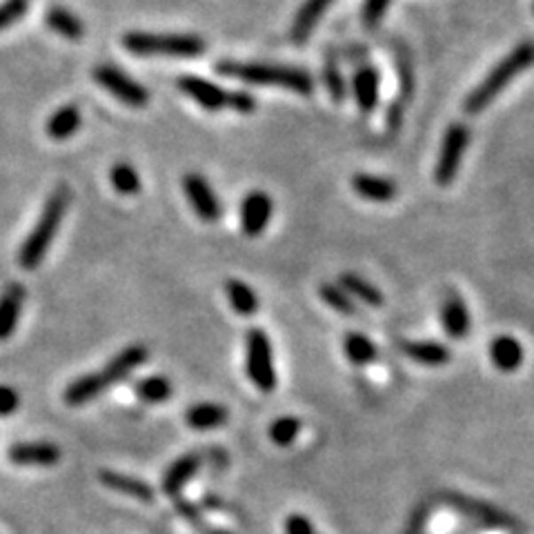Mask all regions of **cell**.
<instances>
[{
	"label": "cell",
	"instance_id": "60d3db41",
	"mask_svg": "<svg viewBox=\"0 0 534 534\" xmlns=\"http://www.w3.org/2000/svg\"><path fill=\"white\" fill-rule=\"evenodd\" d=\"M428 514H430L428 506H419L417 510H414V514L410 516L408 534H421L423 528H426V523H428Z\"/></svg>",
	"mask_w": 534,
	"mask_h": 534
},
{
	"label": "cell",
	"instance_id": "9c48e42d",
	"mask_svg": "<svg viewBox=\"0 0 534 534\" xmlns=\"http://www.w3.org/2000/svg\"><path fill=\"white\" fill-rule=\"evenodd\" d=\"M183 190H185L187 200H190L192 209H194L200 221L214 223L221 218V200H218L216 192L212 190L208 178L196 172L185 174V178H183Z\"/></svg>",
	"mask_w": 534,
	"mask_h": 534
},
{
	"label": "cell",
	"instance_id": "484cf974",
	"mask_svg": "<svg viewBox=\"0 0 534 534\" xmlns=\"http://www.w3.org/2000/svg\"><path fill=\"white\" fill-rule=\"evenodd\" d=\"M339 286L343 287V290L348 292L352 299L365 303L367 308H381V305H383V294H381L379 287L372 286L367 279L358 277V274H354V272L341 274Z\"/></svg>",
	"mask_w": 534,
	"mask_h": 534
},
{
	"label": "cell",
	"instance_id": "ac0fdd59",
	"mask_svg": "<svg viewBox=\"0 0 534 534\" xmlns=\"http://www.w3.org/2000/svg\"><path fill=\"white\" fill-rule=\"evenodd\" d=\"M332 3H334V0H305L303 5H301V10L296 12V19L290 29V36L296 45L308 41L310 34H312L314 27L318 25V20L323 19V14L330 10Z\"/></svg>",
	"mask_w": 534,
	"mask_h": 534
},
{
	"label": "cell",
	"instance_id": "5bb4252c",
	"mask_svg": "<svg viewBox=\"0 0 534 534\" xmlns=\"http://www.w3.org/2000/svg\"><path fill=\"white\" fill-rule=\"evenodd\" d=\"M25 296H27V292L20 283H10L0 294V343L14 334L20 314H23Z\"/></svg>",
	"mask_w": 534,
	"mask_h": 534
},
{
	"label": "cell",
	"instance_id": "2e32d148",
	"mask_svg": "<svg viewBox=\"0 0 534 534\" xmlns=\"http://www.w3.org/2000/svg\"><path fill=\"white\" fill-rule=\"evenodd\" d=\"M200 463H203V459H200V454H196V452L178 457L177 461H174L172 466L165 470L163 481H161V488H163V492L168 494V497H178V492L185 488L187 481H190L192 476L199 472Z\"/></svg>",
	"mask_w": 534,
	"mask_h": 534
},
{
	"label": "cell",
	"instance_id": "1f68e13d",
	"mask_svg": "<svg viewBox=\"0 0 534 534\" xmlns=\"http://www.w3.org/2000/svg\"><path fill=\"white\" fill-rule=\"evenodd\" d=\"M109 178H112L114 190L125 196L137 194L141 190V177H138V172L130 163L114 165L112 172H109Z\"/></svg>",
	"mask_w": 534,
	"mask_h": 534
},
{
	"label": "cell",
	"instance_id": "9a60e30c",
	"mask_svg": "<svg viewBox=\"0 0 534 534\" xmlns=\"http://www.w3.org/2000/svg\"><path fill=\"white\" fill-rule=\"evenodd\" d=\"M98 479L105 488L114 490V492L118 494H127V497L137 499V501L143 503L154 501V488H152L150 483H145V481L137 479V476L122 475V472L116 470H100Z\"/></svg>",
	"mask_w": 534,
	"mask_h": 534
},
{
	"label": "cell",
	"instance_id": "d590c367",
	"mask_svg": "<svg viewBox=\"0 0 534 534\" xmlns=\"http://www.w3.org/2000/svg\"><path fill=\"white\" fill-rule=\"evenodd\" d=\"M20 408V394L12 385L0 383V417H12Z\"/></svg>",
	"mask_w": 534,
	"mask_h": 534
},
{
	"label": "cell",
	"instance_id": "5b68a950",
	"mask_svg": "<svg viewBox=\"0 0 534 534\" xmlns=\"http://www.w3.org/2000/svg\"><path fill=\"white\" fill-rule=\"evenodd\" d=\"M245 370L249 381L261 389L263 394L274 392L277 388V370H274V352L270 336L263 330L254 327L245 336Z\"/></svg>",
	"mask_w": 534,
	"mask_h": 534
},
{
	"label": "cell",
	"instance_id": "b9f144b4",
	"mask_svg": "<svg viewBox=\"0 0 534 534\" xmlns=\"http://www.w3.org/2000/svg\"><path fill=\"white\" fill-rule=\"evenodd\" d=\"M200 532H203V534H232V532H227V530L208 528V525H200Z\"/></svg>",
	"mask_w": 534,
	"mask_h": 534
},
{
	"label": "cell",
	"instance_id": "7402d4cb",
	"mask_svg": "<svg viewBox=\"0 0 534 534\" xmlns=\"http://www.w3.org/2000/svg\"><path fill=\"white\" fill-rule=\"evenodd\" d=\"M227 419H230V412H227L225 405L218 404H196L185 412L187 426L199 432H209L216 430V428H223L227 423Z\"/></svg>",
	"mask_w": 534,
	"mask_h": 534
},
{
	"label": "cell",
	"instance_id": "ffe728a7",
	"mask_svg": "<svg viewBox=\"0 0 534 534\" xmlns=\"http://www.w3.org/2000/svg\"><path fill=\"white\" fill-rule=\"evenodd\" d=\"M441 326L452 339L461 341L470 334V312H467L466 301L459 296H450L441 305Z\"/></svg>",
	"mask_w": 534,
	"mask_h": 534
},
{
	"label": "cell",
	"instance_id": "cb8c5ba5",
	"mask_svg": "<svg viewBox=\"0 0 534 534\" xmlns=\"http://www.w3.org/2000/svg\"><path fill=\"white\" fill-rule=\"evenodd\" d=\"M401 349L414 363H421L428 367L445 365L450 361V354H452L450 348L435 343V341H405V343H401Z\"/></svg>",
	"mask_w": 534,
	"mask_h": 534
},
{
	"label": "cell",
	"instance_id": "3957f363",
	"mask_svg": "<svg viewBox=\"0 0 534 534\" xmlns=\"http://www.w3.org/2000/svg\"><path fill=\"white\" fill-rule=\"evenodd\" d=\"M530 65H534V43H521V45H516L501 63L494 65L488 76L467 94L463 109H466L467 114L485 112V109L490 107V103H492L516 76H521Z\"/></svg>",
	"mask_w": 534,
	"mask_h": 534
},
{
	"label": "cell",
	"instance_id": "ba28073f",
	"mask_svg": "<svg viewBox=\"0 0 534 534\" xmlns=\"http://www.w3.org/2000/svg\"><path fill=\"white\" fill-rule=\"evenodd\" d=\"M91 76H94V81L98 82L105 91H109L114 98L130 105V107H145V105L150 103V91L138 81L127 76L116 65H98Z\"/></svg>",
	"mask_w": 534,
	"mask_h": 534
},
{
	"label": "cell",
	"instance_id": "7bdbcfd3",
	"mask_svg": "<svg viewBox=\"0 0 534 534\" xmlns=\"http://www.w3.org/2000/svg\"><path fill=\"white\" fill-rule=\"evenodd\" d=\"M532 7H534V5H532Z\"/></svg>",
	"mask_w": 534,
	"mask_h": 534
},
{
	"label": "cell",
	"instance_id": "7a4b0ae2",
	"mask_svg": "<svg viewBox=\"0 0 534 534\" xmlns=\"http://www.w3.org/2000/svg\"><path fill=\"white\" fill-rule=\"evenodd\" d=\"M69 190L65 185L56 187L47 199L45 208H43L41 218L36 221V225L32 227V232L27 234V239L23 240L19 252V263L23 270H36L43 263V258L50 252V245L54 243L59 227L63 223L65 209L69 205Z\"/></svg>",
	"mask_w": 534,
	"mask_h": 534
},
{
	"label": "cell",
	"instance_id": "f1b7e54d",
	"mask_svg": "<svg viewBox=\"0 0 534 534\" xmlns=\"http://www.w3.org/2000/svg\"><path fill=\"white\" fill-rule=\"evenodd\" d=\"M134 394H137L141 401H145V404H165L174 394V385L172 381L163 374L145 376V379L137 381Z\"/></svg>",
	"mask_w": 534,
	"mask_h": 534
},
{
	"label": "cell",
	"instance_id": "d4e9b609",
	"mask_svg": "<svg viewBox=\"0 0 534 534\" xmlns=\"http://www.w3.org/2000/svg\"><path fill=\"white\" fill-rule=\"evenodd\" d=\"M379 74L372 67H361L352 78V91L354 100L361 107V112H372L379 103Z\"/></svg>",
	"mask_w": 534,
	"mask_h": 534
},
{
	"label": "cell",
	"instance_id": "d6986e66",
	"mask_svg": "<svg viewBox=\"0 0 534 534\" xmlns=\"http://www.w3.org/2000/svg\"><path fill=\"white\" fill-rule=\"evenodd\" d=\"M352 190L357 192L361 199L372 200V203H389V200L397 196L398 187L397 183L389 181V178L374 177V174H354Z\"/></svg>",
	"mask_w": 534,
	"mask_h": 534
},
{
	"label": "cell",
	"instance_id": "8d00e7d4",
	"mask_svg": "<svg viewBox=\"0 0 534 534\" xmlns=\"http://www.w3.org/2000/svg\"><path fill=\"white\" fill-rule=\"evenodd\" d=\"M326 85H327V91H330L332 100L341 103V100L345 98V82L343 78H341L339 67H336L334 63H330L326 67Z\"/></svg>",
	"mask_w": 534,
	"mask_h": 534
},
{
	"label": "cell",
	"instance_id": "8992f818",
	"mask_svg": "<svg viewBox=\"0 0 534 534\" xmlns=\"http://www.w3.org/2000/svg\"><path fill=\"white\" fill-rule=\"evenodd\" d=\"M441 501L448 503L450 507H454L457 512H461L466 519L475 521V523L483 525V528H494V530H512L519 525V521L512 514H507L501 507L492 506V503L479 501V499L466 497V494L459 492H444L441 494Z\"/></svg>",
	"mask_w": 534,
	"mask_h": 534
},
{
	"label": "cell",
	"instance_id": "30bf717a",
	"mask_svg": "<svg viewBox=\"0 0 534 534\" xmlns=\"http://www.w3.org/2000/svg\"><path fill=\"white\" fill-rule=\"evenodd\" d=\"M274 214L272 196L263 190H252L240 203V230L249 239H256L270 225Z\"/></svg>",
	"mask_w": 534,
	"mask_h": 534
},
{
	"label": "cell",
	"instance_id": "83f0119b",
	"mask_svg": "<svg viewBox=\"0 0 534 534\" xmlns=\"http://www.w3.org/2000/svg\"><path fill=\"white\" fill-rule=\"evenodd\" d=\"M225 294L232 310L236 314H240V317H252V314L258 312V296L247 283L239 281V279H227Z\"/></svg>",
	"mask_w": 534,
	"mask_h": 534
},
{
	"label": "cell",
	"instance_id": "e0dca14e",
	"mask_svg": "<svg viewBox=\"0 0 534 534\" xmlns=\"http://www.w3.org/2000/svg\"><path fill=\"white\" fill-rule=\"evenodd\" d=\"M523 345L519 343V339L510 334H499L494 336L490 343V361L497 370L501 372H514L523 365Z\"/></svg>",
	"mask_w": 534,
	"mask_h": 534
},
{
	"label": "cell",
	"instance_id": "6da1fadb",
	"mask_svg": "<svg viewBox=\"0 0 534 534\" xmlns=\"http://www.w3.org/2000/svg\"><path fill=\"white\" fill-rule=\"evenodd\" d=\"M221 76L236 78L249 85H274L299 96H310L314 91V78L308 69L292 67V65L274 63H245V60H221L216 65Z\"/></svg>",
	"mask_w": 534,
	"mask_h": 534
},
{
	"label": "cell",
	"instance_id": "f35d334b",
	"mask_svg": "<svg viewBox=\"0 0 534 534\" xmlns=\"http://www.w3.org/2000/svg\"><path fill=\"white\" fill-rule=\"evenodd\" d=\"M256 109V98L249 91H232V112L252 114Z\"/></svg>",
	"mask_w": 534,
	"mask_h": 534
},
{
	"label": "cell",
	"instance_id": "44dd1931",
	"mask_svg": "<svg viewBox=\"0 0 534 534\" xmlns=\"http://www.w3.org/2000/svg\"><path fill=\"white\" fill-rule=\"evenodd\" d=\"M107 383L103 381L100 372H94V374H82L78 379H74L72 383L65 388V404L67 405H82L90 404L94 398H98L100 394L105 392Z\"/></svg>",
	"mask_w": 534,
	"mask_h": 534
},
{
	"label": "cell",
	"instance_id": "277c9868",
	"mask_svg": "<svg viewBox=\"0 0 534 534\" xmlns=\"http://www.w3.org/2000/svg\"><path fill=\"white\" fill-rule=\"evenodd\" d=\"M122 47L141 59H199L205 54V41L194 34H150L130 32L122 36Z\"/></svg>",
	"mask_w": 534,
	"mask_h": 534
},
{
	"label": "cell",
	"instance_id": "4316f807",
	"mask_svg": "<svg viewBox=\"0 0 534 534\" xmlns=\"http://www.w3.org/2000/svg\"><path fill=\"white\" fill-rule=\"evenodd\" d=\"M45 23L47 27L54 29L59 36L67 38V41H81L85 34V25L81 23V19L65 7H51L45 16Z\"/></svg>",
	"mask_w": 534,
	"mask_h": 534
},
{
	"label": "cell",
	"instance_id": "e575fe53",
	"mask_svg": "<svg viewBox=\"0 0 534 534\" xmlns=\"http://www.w3.org/2000/svg\"><path fill=\"white\" fill-rule=\"evenodd\" d=\"M389 3H392V0H363V10H361L363 25H365L367 29L376 27V25L383 20Z\"/></svg>",
	"mask_w": 534,
	"mask_h": 534
},
{
	"label": "cell",
	"instance_id": "836d02e7",
	"mask_svg": "<svg viewBox=\"0 0 534 534\" xmlns=\"http://www.w3.org/2000/svg\"><path fill=\"white\" fill-rule=\"evenodd\" d=\"M29 10V0H5L0 5V32L7 27H12L14 23H19Z\"/></svg>",
	"mask_w": 534,
	"mask_h": 534
},
{
	"label": "cell",
	"instance_id": "4dcf8cb0",
	"mask_svg": "<svg viewBox=\"0 0 534 534\" xmlns=\"http://www.w3.org/2000/svg\"><path fill=\"white\" fill-rule=\"evenodd\" d=\"M318 296H321L323 303L330 305L334 312L345 314V317H354V314L358 312L352 296H349L343 287L336 286V283H323V286L318 287Z\"/></svg>",
	"mask_w": 534,
	"mask_h": 534
},
{
	"label": "cell",
	"instance_id": "d6a6232c",
	"mask_svg": "<svg viewBox=\"0 0 534 534\" xmlns=\"http://www.w3.org/2000/svg\"><path fill=\"white\" fill-rule=\"evenodd\" d=\"M301 428H303L301 419L279 417L277 421L270 426V439H272L277 445H281V448H287V445L294 444L296 436L301 435Z\"/></svg>",
	"mask_w": 534,
	"mask_h": 534
},
{
	"label": "cell",
	"instance_id": "8fae6325",
	"mask_svg": "<svg viewBox=\"0 0 534 534\" xmlns=\"http://www.w3.org/2000/svg\"><path fill=\"white\" fill-rule=\"evenodd\" d=\"M178 90L190 96L194 103L208 112H221V109H232V91H225L216 82L200 76H181L177 81Z\"/></svg>",
	"mask_w": 534,
	"mask_h": 534
},
{
	"label": "cell",
	"instance_id": "4fadbf2b",
	"mask_svg": "<svg viewBox=\"0 0 534 534\" xmlns=\"http://www.w3.org/2000/svg\"><path fill=\"white\" fill-rule=\"evenodd\" d=\"M145 361H147L145 345H138V343L127 345V348L121 349L116 357L109 358L107 365L100 370V376H103V381L109 388V385H116L121 383V381H125L131 372L137 370V367H141Z\"/></svg>",
	"mask_w": 534,
	"mask_h": 534
},
{
	"label": "cell",
	"instance_id": "74e56055",
	"mask_svg": "<svg viewBox=\"0 0 534 534\" xmlns=\"http://www.w3.org/2000/svg\"><path fill=\"white\" fill-rule=\"evenodd\" d=\"M286 534H317V528H314V523L308 516L294 512L286 519Z\"/></svg>",
	"mask_w": 534,
	"mask_h": 534
},
{
	"label": "cell",
	"instance_id": "ab89813d",
	"mask_svg": "<svg viewBox=\"0 0 534 534\" xmlns=\"http://www.w3.org/2000/svg\"><path fill=\"white\" fill-rule=\"evenodd\" d=\"M177 510H178V514L183 516V519L185 521H190L192 525H205L203 523V519H200V510H199V506H196V503H192V501H185V499H177Z\"/></svg>",
	"mask_w": 534,
	"mask_h": 534
},
{
	"label": "cell",
	"instance_id": "f546056e",
	"mask_svg": "<svg viewBox=\"0 0 534 534\" xmlns=\"http://www.w3.org/2000/svg\"><path fill=\"white\" fill-rule=\"evenodd\" d=\"M343 349L352 365H367V363L376 361V354H379L376 345L361 332H349L343 341Z\"/></svg>",
	"mask_w": 534,
	"mask_h": 534
},
{
	"label": "cell",
	"instance_id": "52a82bcc",
	"mask_svg": "<svg viewBox=\"0 0 534 534\" xmlns=\"http://www.w3.org/2000/svg\"><path fill=\"white\" fill-rule=\"evenodd\" d=\"M467 143H470V130L463 122H452L445 131L444 143H441L439 159L435 165V181L441 187L450 185L457 178L461 161L466 156Z\"/></svg>",
	"mask_w": 534,
	"mask_h": 534
},
{
	"label": "cell",
	"instance_id": "7c38bea8",
	"mask_svg": "<svg viewBox=\"0 0 534 534\" xmlns=\"http://www.w3.org/2000/svg\"><path fill=\"white\" fill-rule=\"evenodd\" d=\"M7 457L14 466L23 467H54L60 461L63 452L56 444L50 441H27V444H14L7 450Z\"/></svg>",
	"mask_w": 534,
	"mask_h": 534
},
{
	"label": "cell",
	"instance_id": "603a6c76",
	"mask_svg": "<svg viewBox=\"0 0 534 534\" xmlns=\"http://www.w3.org/2000/svg\"><path fill=\"white\" fill-rule=\"evenodd\" d=\"M81 109L76 105H63L60 109H56L50 118H47L45 131L47 137L54 138V141H67L81 130Z\"/></svg>",
	"mask_w": 534,
	"mask_h": 534
}]
</instances>
